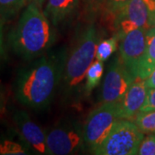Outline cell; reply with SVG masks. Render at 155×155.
I'll return each mask as SVG.
<instances>
[{"label": "cell", "instance_id": "obj_16", "mask_svg": "<svg viewBox=\"0 0 155 155\" xmlns=\"http://www.w3.org/2000/svg\"><path fill=\"white\" fill-rule=\"evenodd\" d=\"M31 149L23 140L16 141L13 140H3L0 141V154L24 155L30 154Z\"/></svg>", "mask_w": 155, "mask_h": 155}, {"label": "cell", "instance_id": "obj_3", "mask_svg": "<svg viewBox=\"0 0 155 155\" xmlns=\"http://www.w3.org/2000/svg\"><path fill=\"white\" fill-rule=\"evenodd\" d=\"M56 41L55 27L42 8L34 3L25 6L10 35L13 52L25 61H32L48 53Z\"/></svg>", "mask_w": 155, "mask_h": 155}, {"label": "cell", "instance_id": "obj_11", "mask_svg": "<svg viewBox=\"0 0 155 155\" xmlns=\"http://www.w3.org/2000/svg\"><path fill=\"white\" fill-rule=\"evenodd\" d=\"M147 87L145 79L136 78L118 103L119 119H134L144 104Z\"/></svg>", "mask_w": 155, "mask_h": 155}, {"label": "cell", "instance_id": "obj_26", "mask_svg": "<svg viewBox=\"0 0 155 155\" xmlns=\"http://www.w3.org/2000/svg\"><path fill=\"white\" fill-rule=\"evenodd\" d=\"M5 106V95L3 93V91L0 90V112L4 110Z\"/></svg>", "mask_w": 155, "mask_h": 155}, {"label": "cell", "instance_id": "obj_17", "mask_svg": "<svg viewBox=\"0 0 155 155\" xmlns=\"http://www.w3.org/2000/svg\"><path fill=\"white\" fill-rule=\"evenodd\" d=\"M118 41V38L115 35L99 41L96 49V59L102 62L107 61L117 48Z\"/></svg>", "mask_w": 155, "mask_h": 155}, {"label": "cell", "instance_id": "obj_21", "mask_svg": "<svg viewBox=\"0 0 155 155\" xmlns=\"http://www.w3.org/2000/svg\"><path fill=\"white\" fill-rule=\"evenodd\" d=\"M130 0H105L104 10L110 17H116V15L127 5Z\"/></svg>", "mask_w": 155, "mask_h": 155}, {"label": "cell", "instance_id": "obj_27", "mask_svg": "<svg viewBox=\"0 0 155 155\" xmlns=\"http://www.w3.org/2000/svg\"><path fill=\"white\" fill-rule=\"evenodd\" d=\"M45 1L46 0H28V4H29V3H34V4L37 5L39 7L42 8V5H43V4L45 3Z\"/></svg>", "mask_w": 155, "mask_h": 155}, {"label": "cell", "instance_id": "obj_18", "mask_svg": "<svg viewBox=\"0 0 155 155\" xmlns=\"http://www.w3.org/2000/svg\"><path fill=\"white\" fill-rule=\"evenodd\" d=\"M134 120L144 134H155V111H140Z\"/></svg>", "mask_w": 155, "mask_h": 155}, {"label": "cell", "instance_id": "obj_1", "mask_svg": "<svg viewBox=\"0 0 155 155\" xmlns=\"http://www.w3.org/2000/svg\"><path fill=\"white\" fill-rule=\"evenodd\" d=\"M67 57V48H61L48 51L22 67L15 83L17 101L35 110L48 108L61 86Z\"/></svg>", "mask_w": 155, "mask_h": 155}, {"label": "cell", "instance_id": "obj_14", "mask_svg": "<svg viewBox=\"0 0 155 155\" xmlns=\"http://www.w3.org/2000/svg\"><path fill=\"white\" fill-rule=\"evenodd\" d=\"M27 4L28 0H0V18L3 22L10 21Z\"/></svg>", "mask_w": 155, "mask_h": 155}, {"label": "cell", "instance_id": "obj_10", "mask_svg": "<svg viewBox=\"0 0 155 155\" xmlns=\"http://www.w3.org/2000/svg\"><path fill=\"white\" fill-rule=\"evenodd\" d=\"M13 120L22 140L36 154H48L46 134L32 121L27 112L17 110L13 114Z\"/></svg>", "mask_w": 155, "mask_h": 155}, {"label": "cell", "instance_id": "obj_19", "mask_svg": "<svg viewBox=\"0 0 155 155\" xmlns=\"http://www.w3.org/2000/svg\"><path fill=\"white\" fill-rule=\"evenodd\" d=\"M86 16L90 21H93L99 12L104 8L105 0H82Z\"/></svg>", "mask_w": 155, "mask_h": 155}, {"label": "cell", "instance_id": "obj_6", "mask_svg": "<svg viewBox=\"0 0 155 155\" xmlns=\"http://www.w3.org/2000/svg\"><path fill=\"white\" fill-rule=\"evenodd\" d=\"M46 140L50 155L76 154L85 148L83 127L72 119L58 122L46 134Z\"/></svg>", "mask_w": 155, "mask_h": 155}, {"label": "cell", "instance_id": "obj_2", "mask_svg": "<svg viewBox=\"0 0 155 155\" xmlns=\"http://www.w3.org/2000/svg\"><path fill=\"white\" fill-rule=\"evenodd\" d=\"M99 32L93 21L78 28L67 53L60 90L67 103L77 102L84 91V81L87 71L96 59Z\"/></svg>", "mask_w": 155, "mask_h": 155}, {"label": "cell", "instance_id": "obj_4", "mask_svg": "<svg viewBox=\"0 0 155 155\" xmlns=\"http://www.w3.org/2000/svg\"><path fill=\"white\" fill-rule=\"evenodd\" d=\"M119 120L118 103H103L87 116L83 126L85 147L94 154Z\"/></svg>", "mask_w": 155, "mask_h": 155}, {"label": "cell", "instance_id": "obj_22", "mask_svg": "<svg viewBox=\"0 0 155 155\" xmlns=\"http://www.w3.org/2000/svg\"><path fill=\"white\" fill-rule=\"evenodd\" d=\"M140 111H155V88L147 89L146 100Z\"/></svg>", "mask_w": 155, "mask_h": 155}, {"label": "cell", "instance_id": "obj_8", "mask_svg": "<svg viewBox=\"0 0 155 155\" xmlns=\"http://www.w3.org/2000/svg\"><path fill=\"white\" fill-rule=\"evenodd\" d=\"M116 35L120 41L123 35L136 28L148 30L152 28L150 13L144 0H130L114 17Z\"/></svg>", "mask_w": 155, "mask_h": 155}, {"label": "cell", "instance_id": "obj_7", "mask_svg": "<svg viewBox=\"0 0 155 155\" xmlns=\"http://www.w3.org/2000/svg\"><path fill=\"white\" fill-rule=\"evenodd\" d=\"M136 78L128 72L120 56L109 65L102 89L103 103H119Z\"/></svg>", "mask_w": 155, "mask_h": 155}, {"label": "cell", "instance_id": "obj_23", "mask_svg": "<svg viewBox=\"0 0 155 155\" xmlns=\"http://www.w3.org/2000/svg\"><path fill=\"white\" fill-rule=\"evenodd\" d=\"M146 82V85L147 87L149 88H155V69L152 72L148 77L145 79Z\"/></svg>", "mask_w": 155, "mask_h": 155}, {"label": "cell", "instance_id": "obj_5", "mask_svg": "<svg viewBox=\"0 0 155 155\" xmlns=\"http://www.w3.org/2000/svg\"><path fill=\"white\" fill-rule=\"evenodd\" d=\"M143 138L144 133L134 122L126 119H119L94 154H138L139 147Z\"/></svg>", "mask_w": 155, "mask_h": 155}, {"label": "cell", "instance_id": "obj_20", "mask_svg": "<svg viewBox=\"0 0 155 155\" xmlns=\"http://www.w3.org/2000/svg\"><path fill=\"white\" fill-rule=\"evenodd\" d=\"M138 154L155 155V134H149L143 138L139 147Z\"/></svg>", "mask_w": 155, "mask_h": 155}, {"label": "cell", "instance_id": "obj_24", "mask_svg": "<svg viewBox=\"0 0 155 155\" xmlns=\"http://www.w3.org/2000/svg\"><path fill=\"white\" fill-rule=\"evenodd\" d=\"M149 13L150 22H151V25H152V28H153V27H155V4L150 8Z\"/></svg>", "mask_w": 155, "mask_h": 155}, {"label": "cell", "instance_id": "obj_15", "mask_svg": "<svg viewBox=\"0 0 155 155\" xmlns=\"http://www.w3.org/2000/svg\"><path fill=\"white\" fill-rule=\"evenodd\" d=\"M104 74V64L102 61L95 60L87 71L84 84V91L89 94L99 84Z\"/></svg>", "mask_w": 155, "mask_h": 155}, {"label": "cell", "instance_id": "obj_12", "mask_svg": "<svg viewBox=\"0 0 155 155\" xmlns=\"http://www.w3.org/2000/svg\"><path fill=\"white\" fill-rule=\"evenodd\" d=\"M80 0H47L44 13L55 27L64 26L76 17Z\"/></svg>", "mask_w": 155, "mask_h": 155}, {"label": "cell", "instance_id": "obj_9", "mask_svg": "<svg viewBox=\"0 0 155 155\" xmlns=\"http://www.w3.org/2000/svg\"><path fill=\"white\" fill-rule=\"evenodd\" d=\"M147 30L136 28L120 39V58L128 72L138 78L139 67L146 50Z\"/></svg>", "mask_w": 155, "mask_h": 155}, {"label": "cell", "instance_id": "obj_13", "mask_svg": "<svg viewBox=\"0 0 155 155\" xmlns=\"http://www.w3.org/2000/svg\"><path fill=\"white\" fill-rule=\"evenodd\" d=\"M155 69V27L149 28L146 35V50L139 67L138 78L146 79Z\"/></svg>", "mask_w": 155, "mask_h": 155}, {"label": "cell", "instance_id": "obj_25", "mask_svg": "<svg viewBox=\"0 0 155 155\" xmlns=\"http://www.w3.org/2000/svg\"><path fill=\"white\" fill-rule=\"evenodd\" d=\"M3 20L0 18V56L3 52V43H4V34H3Z\"/></svg>", "mask_w": 155, "mask_h": 155}]
</instances>
